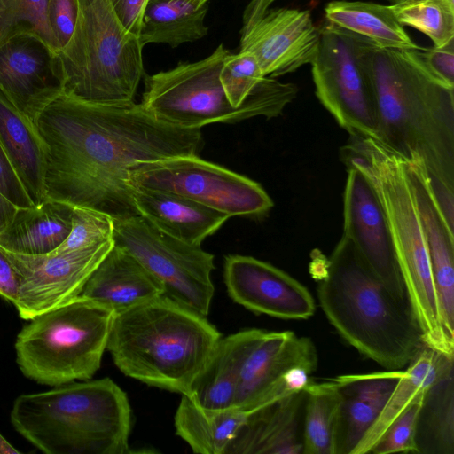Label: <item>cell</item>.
I'll return each mask as SVG.
<instances>
[{
	"instance_id": "obj_1",
	"label": "cell",
	"mask_w": 454,
	"mask_h": 454,
	"mask_svg": "<svg viewBox=\"0 0 454 454\" xmlns=\"http://www.w3.org/2000/svg\"><path fill=\"white\" fill-rule=\"evenodd\" d=\"M35 125L46 147L45 198L113 219L140 215L129 184L135 163L199 156L204 146L200 129L163 123L135 102L98 105L61 95Z\"/></svg>"
},
{
	"instance_id": "obj_2",
	"label": "cell",
	"mask_w": 454,
	"mask_h": 454,
	"mask_svg": "<svg viewBox=\"0 0 454 454\" xmlns=\"http://www.w3.org/2000/svg\"><path fill=\"white\" fill-rule=\"evenodd\" d=\"M364 60L378 139L454 191V86L434 75L419 50L380 47L365 38Z\"/></svg>"
},
{
	"instance_id": "obj_3",
	"label": "cell",
	"mask_w": 454,
	"mask_h": 454,
	"mask_svg": "<svg viewBox=\"0 0 454 454\" xmlns=\"http://www.w3.org/2000/svg\"><path fill=\"white\" fill-rule=\"evenodd\" d=\"M312 275L332 325L386 370H403L426 345L409 300L395 295L344 235Z\"/></svg>"
},
{
	"instance_id": "obj_4",
	"label": "cell",
	"mask_w": 454,
	"mask_h": 454,
	"mask_svg": "<svg viewBox=\"0 0 454 454\" xmlns=\"http://www.w3.org/2000/svg\"><path fill=\"white\" fill-rule=\"evenodd\" d=\"M220 340L207 317L161 294L114 314L106 349L125 375L187 395Z\"/></svg>"
},
{
	"instance_id": "obj_5",
	"label": "cell",
	"mask_w": 454,
	"mask_h": 454,
	"mask_svg": "<svg viewBox=\"0 0 454 454\" xmlns=\"http://www.w3.org/2000/svg\"><path fill=\"white\" fill-rule=\"evenodd\" d=\"M13 428L46 454H125L131 409L111 379L70 382L22 394L10 413Z\"/></svg>"
},
{
	"instance_id": "obj_6",
	"label": "cell",
	"mask_w": 454,
	"mask_h": 454,
	"mask_svg": "<svg viewBox=\"0 0 454 454\" xmlns=\"http://www.w3.org/2000/svg\"><path fill=\"white\" fill-rule=\"evenodd\" d=\"M346 167L358 169L383 211L408 300L428 340L444 333L425 231L407 159L374 137L349 136L340 148Z\"/></svg>"
},
{
	"instance_id": "obj_7",
	"label": "cell",
	"mask_w": 454,
	"mask_h": 454,
	"mask_svg": "<svg viewBox=\"0 0 454 454\" xmlns=\"http://www.w3.org/2000/svg\"><path fill=\"white\" fill-rule=\"evenodd\" d=\"M230 52L221 43L205 59L145 75L140 105L156 120L184 129L282 114L296 98L298 88L271 77H265L239 106L231 104L219 78Z\"/></svg>"
},
{
	"instance_id": "obj_8",
	"label": "cell",
	"mask_w": 454,
	"mask_h": 454,
	"mask_svg": "<svg viewBox=\"0 0 454 454\" xmlns=\"http://www.w3.org/2000/svg\"><path fill=\"white\" fill-rule=\"evenodd\" d=\"M74 32L59 51L64 93L98 105L134 102L145 76L143 46L116 15L110 0H78Z\"/></svg>"
},
{
	"instance_id": "obj_9",
	"label": "cell",
	"mask_w": 454,
	"mask_h": 454,
	"mask_svg": "<svg viewBox=\"0 0 454 454\" xmlns=\"http://www.w3.org/2000/svg\"><path fill=\"white\" fill-rule=\"evenodd\" d=\"M114 312L82 296L28 320L16 337V363L38 384L88 380L106 349Z\"/></svg>"
},
{
	"instance_id": "obj_10",
	"label": "cell",
	"mask_w": 454,
	"mask_h": 454,
	"mask_svg": "<svg viewBox=\"0 0 454 454\" xmlns=\"http://www.w3.org/2000/svg\"><path fill=\"white\" fill-rule=\"evenodd\" d=\"M223 341L236 376V409L243 412L304 388L317 367L313 341L291 331L247 329Z\"/></svg>"
},
{
	"instance_id": "obj_11",
	"label": "cell",
	"mask_w": 454,
	"mask_h": 454,
	"mask_svg": "<svg viewBox=\"0 0 454 454\" xmlns=\"http://www.w3.org/2000/svg\"><path fill=\"white\" fill-rule=\"evenodd\" d=\"M113 239L160 282L162 295L207 317L215 291L212 254L162 232L142 215L114 219Z\"/></svg>"
},
{
	"instance_id": "obj_12",
	"label": "cell",
	"mask_w": 454,
	"mask_h": 454,
	"mask_svg": "<svg viewBox=\"0 0 454 454\" xmlns=\"http://www.w3.org/2000/svg\"><path fill=\"white\" fill-rule=\"evenodd\" d=\"M129 184L184 196L229 218L262 217L273 207L260 184L195 155L137 162Z\"/></svg>"
},
{
	"instance_id": "obj_13",
	"label": "cell",
	"mask_w": 454,
	"mask_h": 454,
	"mask_svg": "<svg viewBox=\"0 0 454 454\" xmlns=\"http://www.w3.org/2000/svg\"><path fill=\"white\" fill-rule=\"evenodd\" d=\"M318 28L319 44L310 64L317 98L349 136L377 138L365 38L328 21Z\"/></svg>"
},
{
	"instance_id": "obj_14",
	"label": "cell",
	"mask_w": 454,
	"mask_h": 454,
	"mask_svg": "<svg viewBox=\"0 0 454 454\" xmlns=\"http://www.w3.org/2000/svg\"><path fill=\"white\" fill-rule=\"evenodd\" d=\"M114 239L65 253L23 254L1 249L20 278L14 304L29 320L76 298L84 284L114 247Z\"/></svg>"
},
{
	"instance_id": "obj_15",
	"label": "cell",
	"mask_w": 454,
	"mask_h": 454,
	"mask_svg": "<svg viewBox=\"0 0 454 454\" xmlns=\"http://www.w3.org/2000/svg\"><path fill=\"white\" fill-rule=\"evenodd\" d=\"M0 92L35 123L64 93L58 51L32 34L6 41L0 45Z\"/></svg>"
},
{
	"instance_id": "obj_16",
	"label": "cell",
	"mask_w": 454,
	"mask_h": 454,
	"mask_svg": "<svg viewBox=\"0 0 454 454\" xmlns=\"http://www.w3.org/2000/svg\"><path fill=\"white\" fill-rule=\"evenodd\" d=\"M223 278L230 297L258 314L308 319L316 310L306 286L282 270L252 256L225 257Z\"/></svg>"
},
{
	"instance_id": "obj_17",
	"label": "cell",
	"mask_w": 454,
	"mask_h": 454,
	"mask_svg": "<svg viewBox=\"0 0 454 454\" xmlns=\"http://www.w3.org/2000/svg\"><path fill=\"white\" fill-rule=\"evenodd\" d=\"M343 193V234L397 297L407 299L388 227L380 202L367 179L347 167Z\"/></svg>"
},
{
	"instance_id": "obj_18",
	"label": "cell",
	"mask_w": 454,
	"mask_h": 454,
	"mask_svg": "<svg viewBox=\"0 0 454 454\" xmlns=\"http://www.w3.org/2000/svg\"><path fill=\"white\" fill-rule=\"evenodd\" d=\"M319 44V28L310 12L272 8L240 38V50L252 52L265 77L276 78L311 64Z\"/></svg>"
},
{
	"instance_id": "obj_19",
	"label": "cell",
	"mask_w": 454,
	"mask_h": 454,
	"mask_svg": "<svg viewBox=\"0 0 454 454\" xmlns=\"http://www.w3.org/2000/svg\"><path fill=\"white\" fill-rule=\"evenodd\" d=\"M403 375L385 370L333 378L339 393L336 454H354Z\"/></svg>"
},
{
	"instance_id": "obj_20",
	"label": "cell",
	"mask_w": 454,
	"mask_h": 454,
	"mask_svg": "<svg viewBox=\"0 0 454 454\" xmlns=\"http://www.w3.org/2000/svg\"><path fill=\"white\" fill-rule=\"evenodd\" d=\"M305 387L248 412L225 454H300Z\"/></svg>"
},
{
	"instance_id": "obj_21",
	"label": "cell",
	"mask_w": 454,
	"mask_h": 454,
	"mask_svg": "<svg viewBox=\"0 0 454 454\" xmlns=\"http://www.w3.org/2000/svg\"><path fill=\"white\" fill-rule=\"evenodd\" d=\"M162 294L160 282L130 254L114 245L78 296L118 314Z\"/></svg>"
},
{
	"instance_id": "obj_22",
	"label": "cell",
	"mask_w": 454,
	"mask_h": 454,
	"mask_svg": "<svg viewBox=\"0 0 454 454\" xmlns=\"http://www.w3.org/2000/svg\"><path fill=\"white\" fill-rule=\"evenodd\" d=\"M139 215L162 232L184 243L200 246L229 218L184 196L145 188L133 189Z\"/></svg>"
},
{
	"instance_id": "obj_23",
	"label": "cell",
	"mask_w": 454,
	"mask_h": 454,
	"mask_svg": "<svg viewBox=\"0 0 454 454\" xmlns=\"http://www.w3.org/2000/svg\"><path fill=\"white\" fill-rule=\"evenodd\" d=\"M0 144L35 206L45 198L46 147L35 123L0 92Z\"/></svg>"
},
{
	"instance_id": "obj_24",
	"label": "cell",
	"mask_w": 454,
	"mask_h": 454,
	"mask_svg": "<svg viewBox=\"0 0 454 454\" xmlns=\"http://www.w3.org/2000/svg\"><path fill=\"white\" fill-rule=\"evenodd\" d=\"M72 212V206L52 199L30 207H19L0 234V247L23 254L51 253L69 234Z\"/></svg>"
},
{
	"instance_id": "obj_25",
	"label": "cell",
	"mask_w": 454,
	"mask_h": 454,
	"mask_svg": "<svg viewBox=\"0 0 454 454\" xmlns=\"http://www.w3.org/2000/svg\"><path fill=\"white\" fill-rule=\"evenodd\" d=\"M453 361L454 356L445 355L427 345L423 346L403 369V375L354 454L369 453L392 421L417 395L427 391L450 368L453 367Z\"/></svg>"
},
{
	"instance_id": "obj_26",
	"label": "cell",
	"mask_w": 454,
	"mask_h": 454,
	"mask_svg": "<svg viewBox=\"0 0 454 454\" xmlns=\"http://www.w3.org/2000/svg\"><path fill=\"white\" fill-rule=\"evenodd\" d=\"M208 4L197 0H148L144 10L139 41L177 47L205 37Z\"/></svg>"
},
{
	"instance_id": "obj_27",
	"label": "cell",
	"mask_w": 454,
	"mask_h": 454,
	"mask_svg": "<svg viewBox=\"0 0 454 454\" xmlns=\"http://www.w3.org/2000/svg\"><path fill=\"white\" fill-rule=\"evenodd\" d=\"M328 22L391 49L420 50L396 20L389 5L372 2L335 0L325 7Z\"/></svg>"
},
{
	"instance_id": "obj_28",
	"label": "cell",
	"mask_w": 454,
	"mask_h": 454,
	"mask_svg": "<svg viewBox=\"0 0 454 454\" xmlns=\"http://www.w3.org/2000/svg\"><path fill=\"white\" fill-rule=\"evenodd\" d=\"M247 414L236 409L204 410L182 395L175 415L176 432L195 453L225 454Z\"/></svg>"
},
{
	"instance_id": "obj_29",
	"label": "cell",
	"mask_w": 454,
	"mask_h": 454,
	"mask_svg": "<svg viewBox=\"0 0 454 454\" xmlns=\"http://www.w3.org/2000/svg\"><path fill=\"white\" fill-rule=\"evenodd\" d=\"M302 453L336 454L339 393L333 379L305 387Z\"/></svg>"
},
{
	"instance_id": "obj_30",
	"label": "cell",
	"mask_w": 454,
	"mask_h": 454,
	"mask_svg": "<svg viewBox=\"0 0 454 454\" xmlns=\"http://www.w3.org/2000/svg\"><path fill=\"white\" fill-rule=\"evenodd\" d=\"M187 396L204 410L236 409V376L222 338L192 381Z\"/></svg>"
},
{
	"instance_id": "obj_31",
	"label": "cell",
	"mask_w": 454,
	"mask_h": 454,
	"mask_svg": "<svg viewBox=\"0 0 454 454\" xmlns=\"http://www.w3.org/2000/svg\"><path fill=\"white\" fill-rule=\"evenodd\" d=\"M454 383L450 368L425 393L419 423H424L427 447L434 452L454 453Z\"/></svg>"
},
{
	"instance_id": "obj_32",
	"label": "cell",
	"mask_w": 454,
	"mask_h": 454,
	"mask_svg": "<svg viewBox=\"0 0 454 454\" xmlns=\"http://www.w3.org/2000/svg\"><path fill=\"white\" fill-rule=\"evenodd\" d=\"M396 20L441 47L454 40V3L450 0H390Z\"/></svg>"
},
{
	"instance_id": "obj_33",
	"label": "cell",
	"mask_w": 454,
	"mask_h": 454,
	"mask_svg": "<svg viewBox=\"0 0 454 454\" xmlns=\"http://www.w3.org/2000/svg\"><path fill=\"white\" fill-rule=\"evenodd\" d=\"M47 4L48 0H0V45L16 35L32 34L57 51L47 21Z\"/></svg>"
},
{
	"instance_id": "obj_34",
	"label": "cell",
	"mask_w": 454,
	"mask_h": 454,
	"mask_svg": "<svg viewBox=\"0 0 454 454\" xmlns=\"http://www.w3.org/2000/svg\"><path fill=\"white\" fill-rule=\"evenodd\" d=\"M224 92L234 106H239L265 78L254 55L247 51H231L225 57L219 74Z\"/></svg>"
},
{
	"instance_id": "obj_35",
	"label": "cell",
	"mask_w": 454,
	"mask_h": 454,
	"mask_svg": "<svg viewBox=\"0 0 454 454\" xmlns=\"http://www.w3.org/2000/svg\"><path fill=\"white\" fill-rule=\"evenodd\" d=\"M426 391L417 395L392 421L369 453H419L418 425Z\"/></svg>"
},
{
	"instance_id": "obj_36",
	"label": "cell",
	"mask_w": 454,
	"mask_h": 454,
	"mask_svg": "<svg viewBox=\"0 0 454 454\" xmlns=\"http://www.w3.org/2000/svg\"><path fill=\"white\" fill-rule=\"evenodd\" d=\"M114 219L102 212L73 207L71 230L51 253L59 254L90 247L113 239Z\"/></svg>"
},
{
	"instance_id": "obj_37",
	"label": "cell",
	"mask_w": 454,
	"mask_h": 454,
	"mask_svg": "<svg viewBox=\"0 0 454 454\" xmlns=\"http://www.w3.org/2000/svg\"><path fill=\"white\" fill-rule=\"evenodd\" d=\"M78 12V0H48L47 21L58 51L70 41L75 29Z\"/></svg>"
},
{
	"instance_id": "obj_38",
	"label": "cell",
	"mask_w": 454,
	"mask_h": 454,
	"mask_svg": "<svg viewBox=\"0 0 454 454\" xmlns=\"http://www.w3.org/2000/svg\"><path fill=\"white\" fill-rule=\"evenodd\" d=\"M0 192L18 207L35 206L0 144Z\"/></svg>"
},
{
	"instance_id": "obj_39",
	"label": "cell",
	"mask_w": 454,
	"mask_h": 454,
	"mask_svg": "<svg viewBox=\"0 0 454 454\" xmlns=\"http://www.w3.org/2000/svg\"><path fill=\"white\" fill-rule=\"evenodd\" d=\"M419 55L434 75L454 86V40L441 47L423 49Z\"/></svg>"
},
{
	"instance_id": "obj_40",
	"label": "cell",
	"mask_w": 454,
	"mask_h": 454,
	"mask_svg": "<svg viewBox=\"0 0 454 454\" xmlns=\"http://www.w3.org/2000/svg\"><path fill=\"white\" fill-rule=\"evenodd\" d=\"M148 0H110L113 8L123 26L138 36L144 10Z\"/></svg>"
},
{
	"instance_id": "obj_41",
	"label": "cell",
	"mask_w": 454,
	"mask_h": 454,
	"mask_svg": "<svg viewBox=\"0 0 454 454\" xmlns=\"http://www.w3.org/2000/svg\"><path fill=\"white\" fill-rule=\"evenodd\" d=\"M20 286V278L0 247V296L15 304Z\"/></svg>"
},
{
	"instance_id": "obj_42",
	"label": "cell",
	"mask_w": 454,
	"mask_h": 454,
	"mask_svg": "<svg viewBox=\"0 0 454 454\" xmlns=\"http://www.w3.org/2000/svg\"><path fill=\"white\" fill-rule=\"evenodd\" d=\"M277 0H251L243 12L240 35L247 32Z\"/></svg>"
},
{
	"instance_id": "obj_43",
	"label": "cell",
	"mask_w": 454,
	"mask_h": 454,
	"mask_svg": "<svg viewBox=\"0 0 454 454\" xmlns=\"http://www.w3.org/2000/svg\"><path fill=\"white\" fill-rule=\"evenodd\" d=\"M18 208L0 192V234L11 223Z\"/></svg>"
},
{
	"instance_id": "obj_44",
	"label": "cell",
	"mask_w": 454,
	"mask_h": 454,
	"mask_svg": "<svg viewBox=\"0 0 454 454\" xmlns=\"http://www.w3.org/2000/svg\"><path fill=\"white\" fill-rule=\"evenodd\" d=\"M20 450H16L7 440L0 434V454H19Z\"/></svg>"
},
{
	"instance_id": "obj_45",
	"label": "cell",
	"mask_w": 454,
	"mask_h": 454,
	"mask_svg": "<svg viewBox=\"0 0 454 454\" xmlns=\"http://www.w3.org/2000/svg\"><path fill=\"white\" fill-rule=\"evenodd\" d=\"M201 4L208 3L209 0H198Z\"/></svg>"
},
{
	"instance_id": "obj_46",
	"label": "cell",
	"mask_w": 454,
	"mask_h": 454,
	"mask_svg": "<svg viewBox=\"0 0 454 454\" xmlns=\"http://www.w3.org/2000/svg\"><path fill=\"white\" fill-rule=\"evenodd\" d=\"M450 2L454 3V0H450Z\"/></svg>"
}]
</instances>
